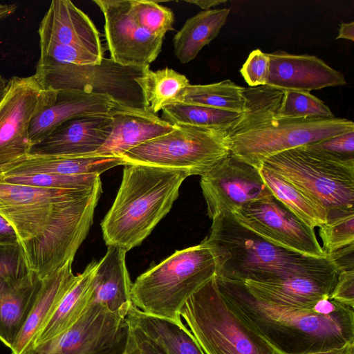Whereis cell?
Returning a JSON list of instances; mask_svg holds the SVG:
<instances>
[{
    "label": "cell",
    "instance_id": "obj_26",
    "mask_svg": "<svg viewBox=\"0 0 354 354\" xmlns=\"http://www.w3.org/2000/svg\"><path fill=\"white\" fill-rule=\"evenodd\" d=\"M72 263L68 262L42 279L32 308L11 348L12 354H26L32 348L39 330L76 278Z\"/></svg>",
    "mask_w": 354,
    "mask_h": 354
},
{
    "label": "cell",
    "instance_id": "obj_5",
    "mask_svg": "<svg viewBox=\"0 0 354 354\" xmlns=\"http://www.w3.org/2000/svg\"><path fill=\"white\" fill-rule=\"evenodd\" d=\"M188 175L183 171L125 165L120 187L101 223L107 246L139 245L169 213Z\"/></svg>",
    "mask_w": 354,
    "mask_h": 354
},
{
    "label": "cell",
    "instance_id": "obj_3",
    "mask_svg": "<svg viewBox=\"0 0 354 354\" xmlns=\"http://www.w3.org/2000/svg\"><path fill=\"white\" fill-rule=\"evenodd\" d=\"M282 93L266 85L244 87L242 118L227 130L232 156L259 169L276 154L354 131L353 122L345 118L281 116Z\"/></svg>",
    "mask_w": 354,
    "mask_h": 354
},
{
    "label": "cell",
    "instance_id": "obj_30",
    "mask_svg": "<svg viewBox=\"0 0 354 354\" xmlns=\"http://www.w3.org/2000/svg\"><path fill=\"white\" fill-rule=\"evenodd\" d=\"M136 82L141 89L146 111L156 115L165 106L176 102L190 84L185 75L169 68L151 71L149 67Z\"/></svg>",
    "mask_w": 354,
    "mask_h": 354
},
{
    "label": "cell",
    "instance_id": "obj_28",
    "mask_svg": "<svg viewBox=\"0 0 354 354\" xmlns=\"http://www.w3.org/2000/svg\"><path fill=\"white\" fill-rule=\"evenodd\" d=\"M230 8L203 10L189 18L173 39L174 54L182 64L196 58L225 24Z\"/></svg>",
    "mask_w": 354,
    "mask_h": 354
},
{
    "label": "cell",
    "instance_id": "obj_35",
    "mask_svg": "<svg viewBox=\"0 0 354 354\" xmlns=\"http://www.w3.org/2000/svg\"><path fill=\"white\" fill-rule=\"evenodd\" d=\"M133 6L140 25L151 35L164 37L174 30L173 11L151 1L133 0Z\"/></svg>",
    "mask_w": 354,
    "mask_h": 354
},
{
    "label": "cell",
    "instance_id": "obj_14",
    "mask_svg": "<svg viewBox=\"0 0 354 354\" xmlns=\"http://www.w3.org/2000/svg\"><path fill=\"white\" fill-rule=\"evenodd\" d=\"M200 184L212 220L272 195L259 169L231 154L202 175Z\"/></svg>",
    "mask_w": 354,
    "mask_h": 354
},
{
    "label": "cell",
    "instance_id": "obj_16",
    "mask_svg": "<svg viewBox=\"0 0 354 354\" xmlns=\"http://www.w3.org/2000/svg\"><path fill=\"white\" fill-rule=\"evenodd\" d=\"M268 54L270 73L266 86L271 88L310 92L346 84L342 73L315 55L281 50Z\"/></svg>",
    "mask_w": 354,
    "mask_h": 354
},
{
    "label": "cell",
    "instance_id": "obj_24",
    "mask_svg": "<svg viewBox=\"0 0 354 354\" xmlns=\"http://www.w3.org/2000/svg\"><path fill=\"white\" fill-rule=\"evenodd\" d=\"M338 274L324 277L295 276L272 282L243 281L257 297L279 304L308 306L329 298Z\"/></svg>",
    "mask_w": 354,
    "mask_h": 354
},
{
    "label": "cell",
    "instance_id": "obj_41",
    "mask_svg": "<svg viewBox=\"0 0 354 354\" xmlns=\"http://www.w3.org/2000/svg\"><path fill=\"white\" fill-rule=\"evenodd\" d=\"M128 322L129 333L124 354H162L139 328Z\"/></svg>",
    "mask_w": 354,
    "mask_h": 354
},
{
    "label": "cell",
    "instance_id": "obj_36",
    "mask_svg": "<svg viewBox=\"0 0 354 354\" xmlns=\"http://www.w3.org/2000/svg\"><path fill=\"white\" fill-rule=\"evenodd\" d=\"M319 234L327 255L354 244V214L327 221L319 227Z\"/></svg>",
    "mask_w": 354,
    "mask_h": 354
},
{
    "label": "cell",
    "instance_id": "obj_18",
    "mask_svg": "<svg viewBox=\"0 0 354 354\" xmlns=\"http://www.w3.org/2000/svg\"><path fill=\"white\" fill-rule=\"evenodd\" d=\"M122 108L126 107L108 95L78 90L57 91L55 101L31 121L29 139L34 145L66 121L90 115H112Z\"/></svg>",
    "mask_w": 354,
    "mask_h": 354
},
{
    "label": "cell",
    "instance_id": "obj_4",
    "mask_svg": "<svg viewBox=\"0 0 354 354\" xmlns=\"http://www.w3.org/2000/svg\"><path fill=\"white\" fill-rule=\"evenodd\" d=\"M204 241L214 257L216 277L236 281L272 282L295 276L338 274L329 256L313 257L274 245L240 224L232 213L212 220Z\"/></svg>",
    "mask_w": 354,
    "mask_h": 354
},
{
    "label": "cell",
    "instance_id": "obj_33",
    "mask_svg": "<svg viewBox=\"0 0 354 354\" xmlns=\"http://www.w3.org/2000/svg\"><path fill=\"white\" fill-rule=\"evenodd\" d=\"M100 180L97 175L64 176L44 173L0 174L1 182L60 189H88Z\"/></svg>",
    "mask_w": 354,
    "mask_h": 354
},
{
    "label": "cell",
    "instance_id": "obj_47",
    "mask_svg": "<svg viewBox=\"0 0 354 354\" xmlns=\"http://www.w3.org/2000/svg\"><path fill=\"white\" fill-rule=\"evenodd\" d=\"M17 8L15 3L1 4L0 3V21L13 14Z\"/></svg>",
    "mask_w": 354,
    "mask_h": 354
},
{
    "label": "cell",
    "instance_id": "obj_6",
    "mask_svg": "<svg viewBox=\"0 0 354 354\" xmlns=\"http://www.w3.org/2000/svg\"><path fill=\"white\" fill-rule=\"evenodd\" d=\"M216 266L210 248L200 244L176 250L140 274L132 283L131 299L144 313L181 319L187 300L216 276Z\"/></svg>",
    "mask_w": 354,
    "mask_h": 354
},
{
    "label": "cell",
    "instance_id": "obj_21",
    "mask_svg": "<svg viewBox=\"0 0 354 354\" xmlns=\"http://www.w3.org/2000/svg\"><path fill=\"white\" fill-rule=\"evenodd\" d=\"M41 281L32 272L0 280V341L10 349L32 308Z\"/></svg>",
    "mask_w": 354,
    "mask_h": 354
},
{
    "label": "cell",
    "instance_id": "obj_10",
    "mask_svg": "<svg viewBox=\"0 0 354 354\" xmlns=\"http://www.w3.org/2000/svg\"><path fill=\"white\" fill-rule=\"evenodd\" d=\"M57 91L44 87L35 75L8 80L0 102V167L29 153L32 119L55 99Z\"/></svg>",
    "mask_w": 354,
    "mask_h": 354
},
{
    "label": "cell",
    "instance_id": "obj_32",
    "mask_svg": "<svg viewBox=\"0 0 354 354\" xmlns=\"http://www.w3.org/2000/svg\"><path fill=\"white\" fill-rule=\"evenodd\" d=\"M165 121L174 124L227 130L238 122L243 112H235L203 105L173 103L162 109Z\"/></svg>",
    "mask_w": 354,
    "mask_h": 354
},
{
    "label": "cell",
    "instance_id": "obj_37",
    "mask_svg": "<svg viewBox=\"0 0 354 354\" xmlns=\"http://www.w3.org/2000/svg\"><path fill=\"white\" fill-rule=\"evenodd\" d=\"M305 146L330 160L354 165V131Z\"/></svg>",
    "mask_w": 354,
    "mask_h": 354
},
{
    "label": "cell",
    "instance_id": "obj_15",
    "mask_svg": "<svg viewBox=\"0 0 354 354\" xmlns=\"http://www.w3.org/2000/svg\"><path fill=\"white\" fill-rule=\"evenodd\" d=\"M104 17L111 59L132 67L149 66L160 54L164 37L151 35L136 17L133 0H93Z\"/></svg>",
    "mask_w": 354,
    "mask_h": 354
},
{
    "label": "cell",
    "instance_id": "obj_23",
    "mask_svg": "<svg viewBox=\"0 0 354 354\" xmlns=\"http://www.w3.org/2000/svg\"><path fill=\"white\" fill-rule=\"evenodd\" d=\"M127 252L121 248L108 246L98 261L94 278L92 304H97L112 313L127 314L132 306V283L126 265Z\"/></svg>",
    "mask_w": 354,
    "mask_h": 354
},
{
    "label": "cell",
    "instance_id": "obj_7",
    "mask_svg": "<svg viewBox=\"0 0 354 354\" xmlns=\"http://www.w3.org/2000/svg\"><path fill=\"white\" fill-rule=\"evenodd\" d=\"M180 315L205 354H277L229 307L215 277L187 300Z\"/></svg>",
    "mask_w": 354,
    "mask_h": 354
},
{
    "label": "cell",
    "instance_id": "obj_48",
    "mask_svg": "<svg viewBox=\"0 0 354 354\" xmlns=\"http://www.w3.org/2000/svg\"><path fill=\"white\" fill-rule=\"evenodd\" d=\"M8 82V80H6L0 73V102L4 95Z\"/></svg>",
    "mask_w": 354,
    "mask_h": 354
},
{
    "label": "cell",
    "instance_id": "obj_12",
    "mask_svg": "<svg viewBox=\"0 0 354 354\" xmlns=\"http://www.w3.org/2000/svg\"><path fill=\"white\" fill-rule=\"evenodd\" d=\"M149 67L123 66L111 58L104 57L100 64L62 68L41 85L53 91L78 90L105 95L124 107L147 111L136 79Z\"/></svg>",
    "mask_w": 354,
    "mask_h": 354
},
{
    "label": "cell",
    "instance_id": "obj_44",
    "mask_svg": "<svg viewBox=\"0 0 354 354\" xmlns=\"http://www.w3.org/2000/svg\"><path fill=\"white\" fill-rule=\"evenodd\" d=\"M337 39H346L351 41L354 40V22L341 23L338 32Z\"/></svg>",
    "mask_w": 354,
    "mask_h": 354
},
{
    "label": "cell",
    "instance_id": "obj_40",
    "mask_svg": "<svg viewBox=\"0 0 354 354\" xmlns=\"http://www.w3.org/2000/svg\"><path fill=\"white\" fill-rule=\"evenodd\" d=\"M329 298L354 308V270L339 272Z\"/></svg>",
    "mask_w": 354,
    "mask_h": 354
},
{
    "label": "cell",
    "instance_id": "obj_31",
    "mask_svg": "<svg viewBox=\"0 0 354 354\" xmlns=\"http://www.w3.org/2000/svg\"><path fill=\"white\" fill-rule=\"evenodd\" d=\"M177 102L241 113L245 103L244 87L230 80L209 84H190L175 103Z\"/></svg>",
    "mask_w": 354,
    "mask_h": 354
},
{
    "label": "cell",
    "instance_id": "obj_9",
    "mask_svg": "<svg viewBox=\"0 0 354 354\" xmlns=\"http://www.w3.org/2000/svg\"><path fill=\"white\" fill-rule=\"evenodd\" d=\"M171 131L123 153L125 165H142L202 176L230 154L227 130L174 124Z\"/></svg>",
    "mask_w": 354,
    "mask_h": 354
},
{
    "label": "cell",
    "instance_id": "obj_27",
    "mask_svg": "<svg viewBox=\"0 0 354 354\" xmlns=\"http://www.w3.org/2000/svg\"><path fill=\"white\" fill-rule=\"evenodd\" d=\"M127 318L142 332L162 354H205L181 319L149 315L133 304Z\"/></svg>",
    "mask_w": 354,
    "mask_h": 354
},
{
    "label": "cell",
    "instance_id": "obj_1",
    "mask_svg": "<svg viewBox=\"0 0 354 354\" xmlns=\"http://www.w3.org/2000/svg\"><path fill=\"white\" fill-rule=\"evenodd\" d=\"M102 192L101 180L84 189L0 181V215L14 229L30 271L42 280L73 261Z\"/></svg>",
    "mask_w": 354,
    "mask_h": 354
},
{
    "label": "cell",
    "instance_id": "obj_25",
    "mask_svg": "<svg viewBox=\"0 0 354 354\" xmlns=\"http://www.w3.org/2000/svg\"><path fill=\"white\" fill-rule=\"evenodd\" d=\"M98 261H91L76 278L39 330L33 346L48 341L73 325L92 304Z\"/></svg>",
    "mask_w": 354,
    "mask_h": 354
},
{
    "label": "cell",
    "instance_id": "obj_45",
    "mask_svg": "<svg viewBox=\"0 0 354 354\" xmlns=\"http://www.w3.org/2000/svg\"><path fill=\"white\" fill-rule=\"evenodd\" d=\"M310 354H354V340L347 343L341 348Z\"/></svg>",
    "mask_w": 354,
    "mask_h": 354
},
{
    "label": "cell",
    "instance_id": "obj_22",
    "mask_svg": "<svg viewBox=\"0 0 354 354\" xmlns=\"http://www.w3.org/2000/svg\"><path fill=\"white\" fill-rule=\"evenodd\" d=\"M121 157L115 156H26L0 167V174L44 173L64 176L97 175L118 165Z\"/></svg>",
    "mask_w": 354,
    "mask_h": 354
},
{
    "label": "cell",
    "instance_id": "obj_17",
    "mask_svg": "<svg viewBox=\"0 0 354 354\" xmlns=\"http://www.w3.org/2000/svg\"><path fill=\"white\" fill-rule=\"evenodd\" d=\"M112 115L79 117L64 122L32 146L30 154L91 156L105 142L112 129Z\"/></svg>",
    "mask_w": 354,
    "mask_h": 354
},
{
    "label": "cell",
    "instance_id": "obj_11",
    "mask_svg": "<svg viewBox=\"0 0 354 354\" xmlns=\"http://www.w3.org/2000/svg\"><path fill=\"white\" fill-rule=\"evenodd\" d=\"M127 315L91 304L73 325L26 354H124L129 333Z\"/></svg>",
    "mask_w": 354,
    "mask_h": 354
},
{
    "label": "cell",
    "instance_id": "obj_20",
    "mask_svg": "<svg viewBox=\"0 0 354 354\" xmlns=\"http://www.w3.org/2000/svg\"><path fill=\"white\" fill-rule=\"evenodd\" d=\"M112 129L103 145L91 156H121L131 149L175 128L156 114L122 108L111 116Z\"/></svg>",
    "mask_w": 354,
    "mask_h": 354
},
{
    "label": "cell",
    "instance_id": "obj_46",
    "mask_svg": "<svg viewBox=\"0 0 354 354\" xmlns=\"http://www.w3.org/2000/svg\"><path fill=\"white\" fill-rule=\"evenodd\" d=\"M187 3H194L199 6L204 10H210V8L218 6L226 1H218V0H205V1H186Z\"/></svg>",
    "mask_w": 354,
    "mask_h": 354
},
{
    "label": "cell",
    "instance_id": "obj_13",
    "mask_svg": "<svg viewBox=\"0 0 354 354\" xmlns=\"http://www.w3.org/2000/svg\"><path fill=\"white\" fill-rule=\"evenodd\" d=\"M232 214L240 224L274 245L309 257L327 256L314 230L273 195L247 204Z\"/></svg>",
    "mask_w": 354,
    "mask_h": 354
},
{
    "label": "cell",
    "instance_id": "obj_19",
    "mask_svg": "<svg viewBox=\"0 0 354 354\" xmlns=\"http://www.w3.org/2000/svg\"><path fill=\"white\" fill-rule=\"evenodd\" d=\"M38 35L104 58L99 31L89 17L69 0L51 1L39 23Z\"/></svg>",
    "mask_w": 354,
    "mask_h": 354
},
{
    "label": "cell",
    "instance_id": "obj_29",
    "mask_svg": "<svg viewBox=\"0 0 354 354\" xmlns=\"http://www.w3.org/2000/svg\"><path fill=\"white\" fill-rule=\"evenodd\" d=\"M259 172L274 197L307 226L314 230L327 222L325 208L306 193L263 165Z\"/></svg>",
    "mask_w": 354,
    "mask_h": 354
},
{
    "label": "cell",
    "instance_id": "obj_8",
    "mask_svg": "<svg viewBox=\"0 0 354 354\" xmlns=\"http://www.w3.org/2000/svg\"><path fill=\"white\" fill-rule=\"evenodd\" d=\"M263 165L321 204L327 221L354 214V165L330 160L301 146L276 154Z\"/></svg>",
    "mask_w": 354,
    "mask_h": 354
},
{
    "label": "cell",
    "instance_id": "obj_43",
    "mask_svg": "<svg viewBox=\"0 0 354 354\" xmlns=\"http://www.w3.org/2000/svg\"><path fill=\"white\" fill-rule=\"evenodd\" d=\"M18 239L10 223L0 215V243H16Z\"/></svg>",
    "mask_w": 354,
    "mask_h": 354
},
{
    "label": "cell",
    "instance_id": "obj_39",
    "mask_svg": "<svg viewBox=\"0 0 354 354\" xmlns=\"http://www.w3.org/2000/svg\"><path fill=\"white\" fill-rule=\"evenodd\" d=\"M240 73L250 87L267 85L270 73L269 54L260 49L252 50L240 69Z\"/></svg>",
    "mask_w": 354,
    "mask_h": 354
},
{
    "label": "cell",
    "instance_id": "obj_2",
    "mask_svg": "<svg viewBox=\"0 0 354 354\" xmlns=\"http://www.w3.org/2000/svg\"><path fill=\"white\" fill-rule=\"evenodd\" d=\"M229 307L277 354H310L354 340V308L330 298L297 307L279 305L252 293L243 282L215 277Z\"/></svg>",
    "mask_w": 354,
    "mask_h": 354
},
{
    "label": "cell",
    "instance_id": "obj_42",
    "mask_svg": "<svg viewBox=\"0 0 354 354\" xmlns=\"http://www.w3.org/2000/svg\"><path fill=\"white\" fill-rule=\"evenodd\" d=\"M329 256L337 265L339 271L354 270V244L343 248Z\"/></svg>",
    "mask_w": 354,
    "mask_h": 354
},
{
    "label": "cell",
    "instance_id": "obj_38",
    "mask_svg": "<svg viewBox=\"0 0 354 354\" xmlns=\"http://www.w3.org/2000/svg\"><path fill=\"white\" fill-rule=\"evenodd\" d=\"M30 272L19 243H0V280L23 277Z\"/></svg>",
    "mask_w": 354,
    "mask_h": 354
},
{
    "label": "cell",
    "instance_id": "obj_34",
    "mask_svg": "<svg viewBox=\"0 0 354 354\" xmlns=\"http://www.w3.org/2000/svg\"><path fill=\"white\" fill-rule=\"evenodd\" d=\"M279 113L292 118H333L334 114L320 99L308 91H283Z\"/></svg>",
    "mask_w": 354,
    "mask_h": 354
}]
</instances>
